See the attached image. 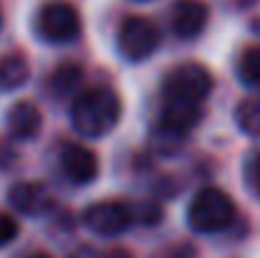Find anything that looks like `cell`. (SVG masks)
Listing matches in <instances>:
<instances>
[{"instance_id": "cell-9", "label": "cell", "mask_w": 260, "mask_h": 258, "mask_svg": "<svg viewBox=\"0 0 260 258\" xmlns=\"http://www.w3.org/2000/svg\"><path fill=\"white\" fill-rule=\"evenodd\" d=\"M202 119V106H189V104H170L162 101L159 109V132L170 139H179L189 134Z\"/></svg>"}, {"instance_id": "cell-3", "label": "cell", "mask_w": 260, "mask_h": 258, "mask_svg": "<svg viewBox=\"0 0 260 258\" xmlns=\"http://www.w3.org/2000/svg\"><path fill=\"white\" fill-rule=\"evenodd\" d=\"M212 74L194 61L179 64L165 76L162 81V101L170 104H189V106H202V101L212 91Z\"/></svg>"}, {"instance_id": "cell-19", "label": "cell", "mask_w": 260, "mask_h": 258, "mask_svg": "<svg viewBox=\"0 0 260 258\" xmlns=\"http://www.w3.org/2000/svg\"><path fill=\"white\" fill-rule=\"evenodd\" d=\"M101 258H134L129 251H124V248H111V251H106Z\"/></svg>"}, {"instance_id": "cell-8", "label": "cell", "mask_w": 260, "mask_h": 258, "mask_svg": "<svg viewBox=\"0 0 260 258\" xmlns=\"http://www.w3.org/2000/svg\"><path fill=\"white\" fill-rule=\"evenodd\" d=\"M58 165L61 172L74 182V185H91L99 175V160L96 155L84 147V145H66L61 150V157H58Z\"/></svg>"}, {"instance_id": "cell-2", "label": "cell", "mask_w": 260, "mask_h": 258, "mask_svg": "<svg viewBox=\"0 0 260 258\" xmlns=\"http://www.w3.org/2000/svg\"><path fill=\"white\" fill-rule=\"evenodd\" d=\"M238 218V208L233 197L220 187H205L200 190L189 208H187V223L194 233H222L228 231Z\"/></svg>"}, {"instance_id": "cell-10", "label": "cell", "mask_w": 260, "mask_h": 258, "mask_svg": "<svg viewBox=\"0 0 260 258\" xmlns=\"http://www.w3.org/2000/svg\"><path fill=\"white\" fill-rule=\"evenodd\" d=\"M43 127V114L33 101H15L8 109V134L13 139H36Z\"/></svg>"}, {"instance_id": "cell-7", "label": "cell", "mask_w": 260, "mask_h": 258, "mask_svg": "<svg viewBox=\"0 0 260 258\" xmlns=\"http://www.w3.org/2000/svg\"><path fill=\"white\" fill-rule=\"evenodd\" d=\"M210 20L205 0H174L170 10V28L179 41H194Z\"/></svg>"}, {"instance_id": "cell-1", "label": "cell", "mask_w": 260, "mask_h": 258, "mask_svg": "<svg viewBox=\"0 0 260 258\" xmlns=\"http://www.w3.org/2000/svg\"><path fill=\"white\" fill-rule=\"evenodd\" d=\"M119 119H121V101L116 91L106 86H88L79 91L71 101V124L81 137L99 139L109 134L119 124Z\"/></svg>"}, {"instance_id": "cell-6", "label": "cell", "mask_w": 260, "mask_h": 258, "mask_svg": "<svg viewBox=\"0 0 260 258\" xmlns=\"http://www.w3.org/2000/svg\"><path fill=\"white\" fill-rule=\"evenodd\" d=\"M81 220L91 233L111 238V236H121L134 223V208L119 200H101V203L88 205Z\"/></svg>"}, {"instance_id": "cell-5", "label": "cell", "mask_w": 260, "mask_h": 258, "mask_svg": "<svg viewBox=\"0 0 260 258\" xmlns=\"http://www.w3.org/2000/svg\"><path fill=\"white\" fill-rule=\"evenodd\" d=\"M159 41H162L159 25L147 15L124 18L119 25V33H116V48H119L121 59H126L132 64L147 61L159 48Z\"/></svg>"}, {"instance_id": "cell-20", "label": "cell", "mask_w": 260, "mask_h": 258, "mask_svg": "<svg viewBox=\"0 0 260 258\" xmlns=\"http://www.w3.org/2000/svg\"><path fill=\"white\" fill-rule=\"evenodd\" d=\"M28 258H51V256H48V253H30Z\"/></svg>"}, {"instance_id": "cell-4", "label": "cell", "mask_w": 260, "mask_h": 258, "mask_svg": "<svg viewBox=\"0 0 260 258\" xmlns=\"http://www.w3.org/2000/svg\"><path fill=\"white\" fill-rule=\"evenodd\" d=\"M33 28H36V36L46 43H53V46L71 43L81 36V15L71 3L51 0L38 8Z\"/></svg>"}, {"instance_id": "cell-14", "label": "cell", "mask_w": 260, "mask_h": 258, "mask_svg": "<svg viewBox=\"0 0 260 258\" xmlns=\"http://www.w3.org/2000/svg\"><path fill=\"white\" fill-rule=\"evenodd\" d=\"M235 124L243 134L260 137V96H245L235 106Z\"/></svg>"}, {"instance_id": "cell-16", "label": "cell", "mask_w": 260, "mask_h": 258, "mask_svg": "<svg viewBox=\"0 0 260 258\" xmlns=\"http://www.w3.org/2000/svg\"><path fill=\"white\" fill-rule=\"evenodd\" d=\"M245 182L253 190V195L260 200V152H255L245 165Z\"/></svg>"}, {"instance_id": "cell-18", "label": "cell", "mask_w": 260, "mask_h": 258, "mask_svg": "<svg viewBox=\"0 0 260 258\" xmlns=\"http://www.w3.org/2000/svg\"><path fill=\"white\" fill-rule=\"evenodd\" d=\"M15 236H18V220L8 213H0V248L13 243Z\"/></svg>"}, {"instance_id": "cell-12", "label": "cell", "mask_w": 260, "mask_h": 258, "mask_svg": "<svg viewBox=\"0 0 260 258\" xmlns=\"http://www.w3.org/2000/svg\"><path fill=\"white\" fill-rule=\"evenodd\" d=\"M30 76V64L23 53H5L0 56V86L13 91V89H20V86L28 81Z\"/></svg>"}, {"instance_id": "cell-13", "label": "cell", "mask_w": 260, "mask_h": 258, "mask_svg": "<svg viewBox=\"0 0 260 258\" xmlns=\"http://www.w3.org/2000/svg\"><path fill=\"white\" fill-rule=\"evenodd\" d=\"M81 79H84V69H81L79 64H74V61H66V64H61V66L51 74L48 89H51V94H56V96H69L76 86L81 84Z\"/></svg>"}, {"instance_id": "cell-17", "label": "cell", "mask_w": 260, "mask_h": 258, "mask_svg": "<svg viewBox=\"0 0 260 258\" xmlns=\"http://www.w3.org/2000/svg\"><path fill=\"white\" fill-rule=\"evenodd\" d=\"M159 218H162V210H159V205H154V203H147V205H137V208H134V220H139V223L157 225Z\"/></svg>"}, {"instance_id": "cell-21", "label": "cell", "mask_w": 260, "mask_h": 258, "mask_svg": "<svg viewBox=\"0 0 260 258\" xmlns=\"http://www.w3.org/2000/svg\"><path fill=\"white\" fill-rule=\"evenodd\" d=\"M0 25H3V10H0Z\"/></svg>"}, {"instance_id": "cell-15", "label": "cell", "mask_w": 260, "mask_h": 258, "mask_svg": "<svg viewBox=\"0 0 260 258\" xmlns=\"http://www.w3.org/2000/svg\"><path fill=\"white\" fill-rule=\"evenodd\" d=\"M238 76L245 86L260 89V46H250L243 51L238 61Z\"/></svg>"}, {"instance_id": "cell-11", "label": "cell", "mask_w": 260, "mask_h": 258, "mask_svg": "<svg viewBox=\"0 0 260 258\" xmlns=\"http://www.w3.org/2000/svg\"><path fill=\"white\" fill-rule=\"evenodd\" d=\"M8 200L23 215H41L51 205L48 192L38 182H15L8 192Z\"/></svg>"}]
</instances>
